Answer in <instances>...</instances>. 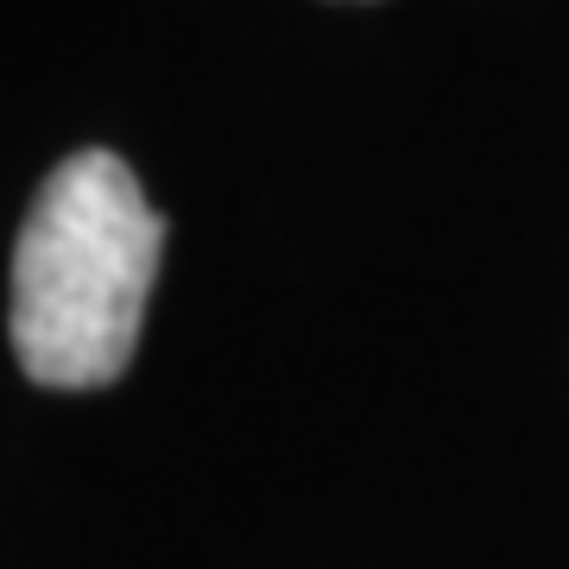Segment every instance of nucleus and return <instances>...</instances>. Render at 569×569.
<instances>
[{
  "mask_svg": "<svg viewBox=\"0 0 569 569\" xmlns=\"http://www.w3.org/2000/svg\"><path fill=\"white\" fill-rule=\"evenodd\" d=\"M164 222L114 152H77L39 183L13 247V348L39 387L121 380L159 279Z\"/></svg>",
  "mask_w": 569,
  "mask_h": 569,
  "instance_id": "f257e3e1",
  "label": "nucleus"
}]
</instances>
